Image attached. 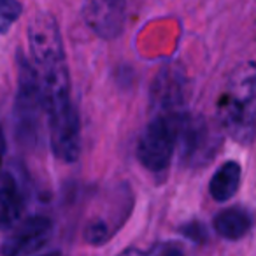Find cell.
<instances>
[{"mask_svg": "<svg viewBox=\"0 0 256 256\" xmlns=\"http://www.w3.org/2000/svg\"><path fill=\"white\" fill-rule=\"evenodd\" d=\"M218 118L224 132L242 146L256 137V64L235 67L218 102Z\"/></svg>", "mask_w": 256, "mask_h": 256, "instance_id": "6da1fadb", "label": "cell"}, {"mask_svg": "<svg viewBox=\"0 0 256 256\" xmlns=\"http://www.w3.org/2000/svg\"><path fill=\"white\" fill-rule=\"evenodd\" d=\"M44 110V95L40 74L23 53L18 54V88H16L12 121L18 140L32 146L39 139V124Z\"/></svg>", "mask_w": 256, "mask_h": 256, "instance_id": "7a4b0ae2", "label": "cell"}, {"mask_svg": "<svg viewBox=\"0 0 256 256\" xmlns=\"http://www.w3.org/2000/svg\"><path fill=\"white\" fill-rule=\"evenodd\" d=\"M44 112L53 154L62 162H76L81 154V123L70 100V90L44 93Z\"/></svg>", "mask_w": 256, "mask_h": 256, "instance_id": "3957f363", "label": "cell"}, {"mask_svg": "<svg viewBox=\"0 0 256 256\" xmlns=\"http://www.w3.org/2000/svg\"><path fill=\"white\" fill-rule=\"evenodd\" d=\"M186 114L156 112L146 124L137 142V158L150 172H164L170 165L179 142V132Z\"/></svg>", "mask_w": 256, "mask_h": 256, "instance_id": "277c9868", "label": "cell"}, {"mask_svg": "<svg viewBox=\"0 0 256 256\" xmlns=\"http://www.w3.org/2000/svg\"><path fill=\"white\" fill-rule=\"evenodd\" d=\"M218 146L220 139L206 118L186 114L179 132L181 162H184L188 167H204L214 158Z\"/></svg>", "mask_w": 256, "mask_h": 256, "instance_id": "5b68a950", "label": "cell"}, {"mask_svg": "<svg viewBox=\"0 0 256 256\" xmlns=\"http://www.w3.org/2000/svg\"><path fill=\"white\" fill-rule=\"evenodd\" d=\"M28 46L34 62L39 68L65 62L64 42L56 20L48 12H40L28 26Z\"/></svg>", "mask_w": 256, "mask_h": 256, "instance_id": "8992f818", "label": "cell"}, {"mask_svg": "<svg viewBox=\"0 0 256 256\" xmlns=\"http://www.w3.org/2000/svg\"><path fill=\"white\" fill-rule=\"evenodd\" d=\"M53 235V221L46 216H30L16 223L2 242L4 256H28L48 244Z\"/></svg>", "mask_w": 256, "mask_h": 256, "instance_id": "52a82bcc", "label": "cell"}, {"mask_svg": "<svg viewBox=\"0 0 256 256\" xmlns=\"http://www.w3.org/2000/svg\"><path fill=\"white\" fill-rule=\"evenodd\" d=\"M186 81L184 70L178 65H165L160 68L151 86V102L156 112L186 114Z\"/></svg>", "mask_w": 256, "mask_h": 256, "instance_id": "ba28073f", "label": "cell"}, {"mask_svg": "<svg viewBox=\"0 0 256 256\" xmlns=\"http://www.w3.org/2000/svg\"><path fill=\"white\" fill-rule=\"evenodd\" d=\"M84 18L90 28L100 37L110 39L123 25V4H110L106 0H88Z\"/></svg>", "mask_w": 256, "mask_h": 256, "instance_id": "9c48e42d", "label": "cell"}, {"mask_svg": "<svg viewBox=\"0 0 256 256\" xmlns=\"http://www.w3.org/2000/svg\"><path fill=\"white\" fill-rule=\"evenodd\" d=\"M0 202H2V228L6 232L11 230L16 223H20L23 210H25V190L20 182L14 170L6 168L2 174V188H0Z\"/></svg>", "mask_w": 256, "mask_h": 256, "instance_id": "30bf717a", "label": "cell"}, {"mask_svg": "<svg viewBox=\"0 0 256 256\" xmlns=\"http://www.w3.org/2000/svg\"><path fill=\"white\" fill-rule=\"evenodd\" d=\"M214 230L226 240H238L251 230L252 218L242 207H228L214 218Z\"/></svg>", "mask_w": 256, "mask_h": 256, "instance_id": "8fae6325", "label": "cell"}, {"mask_svg": "<svg viewBox=\"0 0 256 256\" xmlns=\"http://www.w3.org/2000/svg\"><path fill=\"white\" fill-rule=\"evenodd\" d=\"M240 165L237 162H224L210 178L209 193L216 202H226L237 193L240 186Z\"/></svg>", "mask_w": 256, "mask_h": 256, "instance_id": "7c38bea8", "label": "cell"}, {"mask_svg": "<svg viewBox=\"0 0 256 256\" xmlns=\"http://www.w3.org/2000/svg\"><path fill=\"white\" fill-rule=\"evenodd\" d=\"M110 235H112L110 226L106 223V221L98 220V218L93 220V221H90L84 228V238H86V242H90L92 246L106 244V242L110 238Z\"/></svg>", "mask_w": 256, "mask_h": 256, "instance_id": "4fadbf2b", "label": "cell"}, {"mask_svg": "<svg viewBox=\"0 0 256 256\" xmlns=\"http://www.w3.org/2000/svg\"><path fill=\"white\" fill-rule=\"evenodd\" d=\"M22 16V4L18 0H0V30L6 34L9 26Z\"/></svg>", "mask_w": 256, "mask_h": 256, "instance_id": "5bb4252c", "label": "cell"}, {"mask_svg": "<svg viewBox=\"0 0 256 256\" xmlns=\"http://www.w3.org/2000/svg\"><path fill=\"white\" fill-rule=\"evenodd\" d=\"M181 234L193 242H204L207 238V230L200 221H190V223L182 224Z\"/></svg>", "mask_w": 256, "mask_h": 256, "instance_id": "9a60e30c", "label": "cell"}, {"mask_svg": "<svg viewBox=\"0 0 256 256\" xmlns=\"http://www.w3.org/2000/svg\"><path fill=\"white\" fill-rule=\"evenodd\" d=\"M120 256H150V254L144 252L142 249H139V248H128V249H124Z\"/></svg>", "mask_w": 256, "mask_h": 256, "instance_id": "2e32d148", "label": "cell"}, {"mask_svg": "<svg viewBox=\"0 0 256 256\" xmlns=\"http://www.w3.org/2000/svg\"><path fill=\"white\" fill-rule=\"evenodd\" d=\"M162 256H184V254H182V251L179 248H176V246H170V248L165 249V252Z\"/></svg>", "mask_w": 256, "mask_h": 256, "instance_id": "e0dca14e", "label": "cell"}, {"mask_svg": "<svg viewBox=\"0 0 256 256\" xmlns=\"http://www.w3.org/2000/svg\"><path fill=\"white\" fill-rule=\"evenodd\" d=\"M106 2H110V4H123V0H106Z\"/></svg>", "mask_w": 256, "mask_h": 256, "instance_id": "ac0fdd59", "label": "cell"}, {"mask_svg": "<svg viewBox=\"0 0 256 256\" xmlns=\"http://www.w3.org/2000/svg\"><path fill=\"white\" fill-rule=\"evenodd\" d=\"M42 256H60L58 252H48V254H42Z\"/></svg>", "mask_w": 256, "mask_h": 256, "instance_id": "d6986e66", "label": "cell"}]
</instances>
